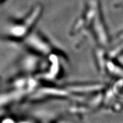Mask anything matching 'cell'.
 Returning <instances> with one entry per match:
<instances>
[{"label": "cell", "mask_w": 123, "mask_h": 123, "mask_svg": "<svg viewBox=\"0 0 123 123\" xmlns=\"http://www.w3.org/2000/svg\"><path fill=\"white\" fill-rule=\"evenodd\" d=\"M29 45L31 47H33L35 50H38V52L46 54L49 51V46L44 42L42 39L40 38L37 36H32L29 38L28 40Z\"/></svg>", "instance_id": "obj_1"}]
</instances>
